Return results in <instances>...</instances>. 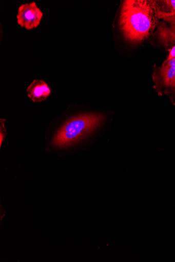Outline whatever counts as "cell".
Here are the masks:
<instances>
[{"label": "cell", "mask_w": 175, "mask_h": 262, "mask_svg": "<svg viewBox=\"0 0 175 262\" xmlns=\"http://www.w3.org/2000/svg\"><path fill=\"white\" fill-rule=\"evenodd\" d=\"M158 19L157 1L126 0L122 5L119 24L124 37L139 43L151 34Z\"/></svg>", "instance_id": "cell-1"}, {"label": "cell", "mask_w": 175, "mask_h": 262, "mask_svg": "<svg viewBox=\"0 0 175 262\" xmlns=\"http://www.w3.org/2000/svg\"><path fill=\"white\" fill-rule=\"evenodd\" d=\"M105 118L103 114H87L70 119L57 132L52 145L66 147L72 145L94 130Z\"/></svg>", "instance_id": "cell-2"}, {"label": "cell", "mask_w": 175, "mask_h": 262, "mask_svg": "<svg viewBox=\"0 0 175 262\" xmlns=\"http://www.w3.org/2000/svg\"><path fill=\"white\" fill-rule=\"evenodd\" d=\"M43 16L35 3L23 5L18 9L17 23L21 27L32 30L40 25Z\"/></svg>", "instance_id": "cell-3"}, {"label": "cell", "mask_w": 175, "mask_h": 262, "mask_svg": "<svg viewBox=\"0 0 175 262\" xmlns=\"http://www.w3.org/2000/svg\"><path fill=\"white\" fill-rule=\"evenodd\" d=\"M27 91L28 97L35 103L45 101L51 93V89L47 84L40 80H35L33 81Z\"/></svg>", "instance_id": "cell-4"}, {"label": "cell", "mask_w": 175, "mask_h": 262, "mask_svg": "<svg viewBox=\"0 0 175 262\" xmlns=\"http://www.w3.org/2000/svg\"><path fill=\"white\" fill-rule=\"evenodd\" d=\"M160 72L164 84L175 89V58L163 64Z\"/></svg>", "instance_id": "cell-5"}, {"label": "cell", "mask_w": 175, "mask_h": 262, "mask_svg": "<svg viewBox=\"0 0 175 262\" xmlns=\"http://www.w3.org/2000/svg\"><path fill=\"white\" fill-rule=\"evenodd\" d=\"M159 18H165L175 16V0L157 1Z\"/></svg>", "instance_id": "cell-6"}, {"label": "cell", "mask_w": 175, "mask_h": 262, "mask_svg": "<svg viewBox=\"0 0 175 262\" xmlns=\"http://www.w3.org/2000/svg\"><path fill=\"white\" fill-rule=\"evenodd\" d=\"M159 41L166 47L175 43V33L168 27L161 26L158 28Z\"/></svg>", "instance_id": "cell-7"}, {"label": "cell", "mask_w": 175, "mask_h": 262, "mask_svg": "<svg viewBox=\"0 0 175 262\" xmlns=\"http://www.w3.org/2000/svg\"><path fill=\"white\" fill-rule=\"evenodd\" d=\"M6 120L1 119L0 120V146L2 147L4 140L7 136V131L5 126Z\"/></svg>", "instance_id": "cell-8"}, {"label": "cell", "mask_w": 175, "mask_h": 262, "mask_svg": "<svg viewBox=\"0 0 175 262\" xmlns=\"http://www.w3.org/2000/svg\"><path fill=\"white\" fill-rule=\"evenodd\" d=\"M164 20L169 24L170 28L175 33V16L172 17L165 18Z\"/></svg>", "instance_id": "cell-9"}, {"label": "cell", "mask_w": 175, "mask_h": 262, "mask_svg": "<svg viewBox=\"0 0 175 262\" xmlns=\"http://www.w3.org/2000/svg\"><path fill=\"white\" fill-rule=\"evenodd\" d=\"M174 58H175V45L171 49L167 58L164 62L163 64L166 63L167 62H168L169 61H170Z\"/></svg>", "instance_id": "cell-10"}]
</instances>
